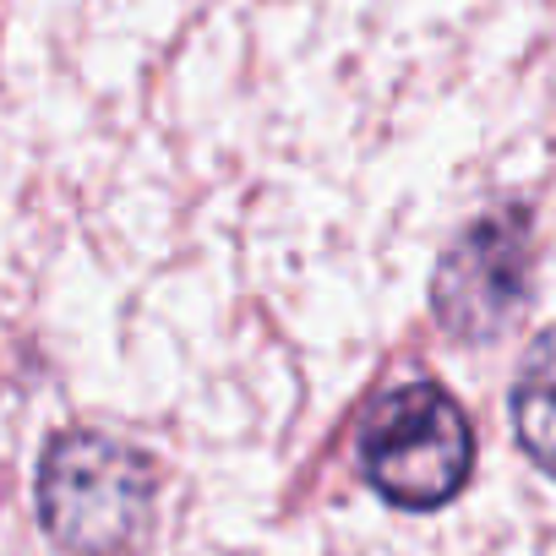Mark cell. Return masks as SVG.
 <instances>
[{"label": "cell", "instance_id": "obj_1", "mask_svg": "<svg viewBox=\"0 0 556 556\" xmlns=\"http://www.w3.org/2000/svg\"><path fill=\"white\" fill-rule=\"evenodd\" d=\"M153 513L148 453L104 431H61L39 458V523L72 556H121Z\"/></svg>", "mask_w": 556, "mask_h": 556}, {"label": "cell", "instance_id": "obj_2", "mask_svg": "<svg viewBox=\"0 0 556 556\" xmlns=\"http://www.w3.org/2000/svg\"><path fill=\"white\" fill-rule=\"evenodd\" d=\"M361 475L404 513L447 507L475 475V431L464 404L437 382L393 388L361 431Z\"/></svg>", "mask_w": 556, "mask_h": 556}, {"label": "cell", "instance_id": "obj_3", "mask_svg": "<svg viewBox=\"0 0 556 556\" xmlns=\"http://www.w3.org/2000/svg\"><path fill=\"white\" fill-rule=\"evenodd\" d=\"M529 278H534V224H529V207L485 213L437 262L431 312L464 344L496 339L518 317V306L529 301Z\"/></svg>", "mask_w": 556, "mask_h": 556}, {"label": "cell", "instance_id": "obj_4", "mask_svg": "<svg viewBox=\"0 0 556 556\" xmlns=\"http://www.w3.org/2000/svg\"><path fill=\"white\" fill-rule=\"evenodd\" d=\"M513 437L534 469L556 480V328H545L513 377Z\"/></svg>", "mask_w": 556, "mask_h": 556}]
</instances>
